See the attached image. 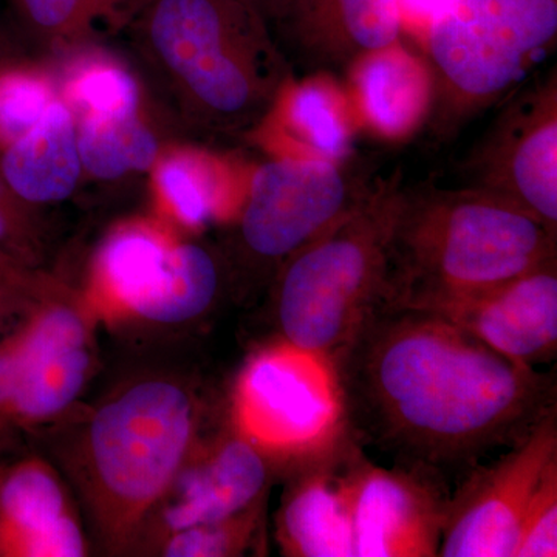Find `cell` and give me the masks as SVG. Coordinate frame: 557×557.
I'll list each match as a JSON object with an SVG mask.
<instances>
[{
  "mask_svg": "<svg viewBox=\"0 0 557 557\" xmlns=\"http://www.w3.org/2000/svg\"><path fill=\"white\" fill-rule=\"evenodd\" d=\"M332 368L359 445L442 475L467 474L557 409L555 372L512 361L423 310L380 306Z\"/></svg>",
  "mask_w": 557,
  "mask_h": 557,
  "instance_id": "6da1fadb",
  "label": "cell"
},
{
  "mask_svg": "<svg viewBox=\"0 0 557 557\" xmlns=\"http://www.w3.org/2000/svg\"><path fill=\"white\" fill-rule=\"evenodd\" d=\"M557 259V233L474 188L405 185L392 230L383 304L426 309L507 284Z\"/></svg>",
  "mask_w": 557,
  "mask_h": 557,
  "instance_id": "7a4b0ae2",
  "label": "cell"
},
{
  "mask_svg": "<svg viewBox=\"0 0 557 557\" xmlns=\"http://www.w3.org/2000/svg\"><path fill=\"white\" fill-rule=\"evenodd\" d=\"M401 172L376 178L368 199L282 267L274 299L278 339L332 364L383 304Z\"/></svg>",
  "mask_w": 557,
  "mask_h": 557,
  "instance_id": "3957f363",
  "label": "cell"
},
{
  "mask_svg": "<svg viewBox=\"0 0 557 557\" xmlns=\"http://www.w3.org/2000/svg\"><path fill=\"white\" fill-rule=\"evenodd\" d=\"M437 143L511 97L556 42L557 0H440L423 28Z\"/></svg>",
  "mask_w": 557,
  "mask_h": 557,
  "instance_id": "277c9868",
  "label": "cell"
},
{
  "mask_svg": "<svg viewBox=\"0 0 557 557\" xmlns=\"http://www.w3.org/2000/svg\"><path fill=\"white\" fill-rule=\"evenodd\" d=\"M194 416L193 399L168 381L139 383L98 410L89 431L91 474L121 522L141 518L174 485Z\"/></svg>",
  "mask_w": 557,
  "mask_h": 557,
  "instance_id": "5b68a950",
  "label": "cell"
},
{
  "mask_svg": "<svg viewBox=\"0 0 557 557\" xmlns=\"http://www.w3.org/2000/svg\"><path fill=\"white\" fill-rule=\"evenodd\" d=\"M150 36L215 115L240 119L273 84L259 11L245 0H157Z\"/></svg>",
  "mask_w": 557,
  "mask_h": 557,
  "instance_id": "8992f818",
  "label": "cell"
},
{
  "mask_svg": "<svg viewBox=\"0 0 557 557\" xmlns=\"http://www.w3.org/2000/svg\"><path fill=\"white\" fill-rule=\"evenodd\" d=\"M233 423L284 461L324 445L346 428L332 364L281 339L262 348L237 380Z\"/></svg>",
  "mask_w": 557,
  "mask_h": 557,
  "instance_id": "52a82bcc",
  "label": "cell"
},
{
  "mask_svg": "<svg viewBox=\"0 0 557 557\" xmlns=\"http://www.w3.org/2000/svg\"><path fill=\"white\" fill-rule=\"evenodd\" d=\"M351 159L288 157L263 164L251 182L240 237L251 255L285 263L362 203L375 180Z\"/></svg>",
  "mask_w": 557,
  "mask_h": 557,
  "instance_id": "ba28073f",
  "label": "cell"
},
{
  "mask_svg": "<svg viewBox=\"0 0 557 557\" xmlns=\"http://www.w3.org/2000/svg\"><path fill=\"white\" fill-rule=\"evenodd\" d=\"M467 188L483 190L557 233V78L512 94L467 159Z\"/></svg>",
  "mask_w": 557,
  "mask_h": 557,
  "instance_id": "9c48e42d",
  "label": "cell"
},
{
  "mask_svg": "<svg viewBox=\"0 0 557 557\" xmlns=\"http://www.w3.org/2000/svg\"><path fill=\"white\" fill-rule=\"evenodd\" d=\"M557 457V409L507 454L478 465L449 497L440 557H515L528 502Z\"/></svg>",
  "mask_w": 557,
  "mask_h": 557,
  "instance_id": "30bf717a",
  "label": "cell"
},
{
  "mask_svg": "<svg viewBox=\"0 0 557 557\" xmlns=\"http://www.w3.org/2000/svg\"><path fill=\"white\" fill-rule=\"evenodd\" d=\"M450 494L440 472L359 460L351 491L355 557H437Z\"/></svg>",
  "mask_w": 557,
  "mask_h": 557,
  "instance_id": "8fae6325",
  "label": "cell"
},
{
  "mask_svg": "<svg viewBox=\"0 0 557 557\" xmlns=\"http://www.w3.org/2000/svg\"><path fill=\"white\" fill-rule=\"evenodd\" d=\"M364 446L347 426L324 445L289 458L277 512V542L289 557H355L351 491Z\"/></svg>",
  "mask_w": 557,
  "mask_h": 557,
  "instance_id": "7c38bea8",
  "label": "cell"
},
{
  "mask_svg": "<svg viewBox=\"0 0 557 557\" xmlns=\"http://www.w3.org/2000/svg\"><path fill=\"white\" fill-rule=\"evenodd\" d=\"M416 310L446 319L520 364H548L557 355V259L498 287Z\"/></svg>",
  "mask_w": 557,
  "mask_h": 557,
  "instance_id": "4fadbf2b",
  "label": "cell"
},
{
  "mask_svg": "<svg viewBox=\"0 0 557 557\" xmlns=\"http://www.w3.org/2000/svg\"><path fill=\"white\" fill-rule=\"evenodd\" d=\"M20 343V381L5 420H49L75 401L89 375L86 322L78 311L53 307L21 330Z\"/></svg>",
  "mask_w": 557,
  "mask_h": 557,
  "instance_id": "5bb4252c",
  "label": "cell"
},
{
  "mask_svg": "<svg viewBox=\"0 0 557 557\" xmlns=\"http://www.w3.org/2000/svg\"><path fill=\"white\" fill-rule=\"evenodd\" d=\"M282 16L300 60L336 76L397 42L405 27L399 0H289Z\"/></svg>",
  "mask_w": 557,
  "mask_h": 557,
  "instance_id": "9a60e30c",
  "label": "cell"
},
{
  "mask_svg": "<svg viewBox=\"0 0 557 557\" xmlns=\"http://www.w3.org/2000/svg\"><path fill=\"white\" fill-rule=\"evenodd\" d=\"M236 428V426H234ZM270 456L239 429L208 450L193 468L180 471L177 500L164 512L170 533L208 525L244 511L265 496L273 465Z\"/></svg>",
  "mask_w": 557,
  "mask_h": 557,
  "instance_id": "2e32d148",
  "label": "cell"
},
{
  "mask_svg": "<svg viewBox=\"0 0 557 557\" xmlns=\"http://www.w3.org/2000/svg\"><path fill=\"white\" fill-rule=\"evenodd\" d=\"M347 94L359 124L386 141H406L426 126L432 75L423 54L401 39L347 69Z\"/></svg>",
  "mask_w": 557,
  "mask_h": 557,
  "instance_id": "e0dca14e",
  "label": "cell"
},
{
  "mask_svg": "<svg viewBox=\"0 0 557 557\" xmlns=\"http://www.w3.org/2000/svg\"><path fill=\"white\" fill-rule=\"evenodd\" d=\"M86 541L49 467L24 460L0 468V556L79 557Z\"/></svg>",
  "mask_w": 557,
  "mask_h": 557,
  "instance_id": "ac0fdd59",
  "label": "cell"
},
{
  "mask_svg": "<svg viewBox=\"0 0 557 557\" xmlns=\"http://www.w3.org/2000/svg\"><path fill=\"white\" fill-rule=\"evenodd\" d=\"M14 193L28 201L65 199L78 183V138L69 109L51 102L39 123L13 141L2 164Z\"/></svg>",
  "mask_w": 557,
  "mask_h": 557,
  "instance_id": "d6986e66",
  "label": "cell"
},
{
  "mask_svg": "<svg viewBox=\"0 0 557 557\" xmlns=\"http://www.w3.org/2000/svg\"><path fill=\"white\" fill-rule=\"evenodd\" d=\"M285 119L289 132L309 156L330 161L354 159L355 139L361 126L346 87L336 75L313 72L293 87Z\"/></svg>",
  "mask_w": 557,
  "mask_h": 557,
  "instance_id": "ffe728a7",
  "label": "cell"
},
{
  "mask_svg": "<svg viewBox=\"0 0 557 557\" xmlns=\"http://www.w3.org/2000/svg\"><path fill=\"white\" fill-rule=\"evenodd\" d=\"M171 248L145 230L115 234L101 252L106 295L115 309L135 314L159 287L170 262Z\"/></svg>",
  "mask_w": 557,
  "mask_h": 557,
  "instance_id": "44dd1931",
  "label": "cell"
},
{
  "mask_svg": "<svg viewBox=\"0 0 557 557\" xmlns=\"http://www.w3.org/2000/svg\"><path fill=\"white\" fill-rule=\"evenodd\" d=\"M219 292V270L211 255L199 245L171 248L170 262L159 287L135 314L163 324H177L201 317Z\"/></svg>",
  "mask_w": 557,
  "mask_h": 557,
  "instance_id": "7402d4cb",
  "label": "cell"
},
{
  "mask_svg": "<svg viewBox=\"0 0 557 557\" xmlns=\"http://www.w3.org/2000/svg\"><path fill=\"white\" fill-rule=\"evenodd\" d=\"M79 159L100 178H116L129 171L148 170L157 157V139L137 116H87L78 139Z\"/></svg>",
  "mask_w": 557,
  "mask_h": 557,
  "instance_id": "603a6c76",
  "label": "cell"
},
{
  "mask_svg": "<svg viewBox=\"0 0 557 557\" xmlns=\"http://www.w3.org/2000/svg\"><path fill=\"white\" fill-rule=\"evenodd\" d=\"M265 496L249 505L244 511L220 522L174 531L163 548L170 557H225L240 556L255 545L262 523Z\"/></svg>",
  "mask_w": 557,
  "mask_h": 557,
  "instance_id": "cb8c5ba5",
  "label": "cell"
},
{
  "mask_svg": "<svg viewBox=\"0 0 557 557\" xmlns=\"http://www.w3.org/2000/svg\"><path fill=\"white\" fill-rule=\"evenodd\" d=\"M557 556V457L549 461L528 502L515 557Z\"/></svg>",
  "mask_w": 557,
  "mask_h": 557,
  "instance_id": "d4e9b609",
  "label": "cell"
},
{
  "mask_svg": "<svg viewBox=\"0 0 557 557\" xmlns=\"http://www.w3.org/2000/svg\"><path fill=\"white\" fill-rule=\"evenodd\" d=\"M73 91L91 116L129 119L137 113V84L124 70L109 65L87 70L76 81Z\"/></svg>",
  "mask_w": 557,
  "mask_h": 557,
  "instance_id": "484cf974",
  "label": "cell"
},
{
  "mask_svg": "<svg viewBox=\"0 0 557 557\" xmlns=\"http://www.w3.org/2000/svg\"><path fill=\"white\" fill-rule=\"evenodd\" d=\"M159 183L164 197L186 225L201 226L214 218V190L196 164L178 159L166 161L161 164Z\"/></svg>",
  "mask_w": 557,
  "mask_h": 557,
  "instance_id": "4316f807",
  "label": "cell"
},
{
  "mask_svg": "<svg viewBox=\"0 0 557 557\" xmlns=\"http://www.w3.org/2000/svg\"><path fill=\"white\" fill-rule=\"evenodd\" d=\"M50 104L51 90L42 79L27 75L0 79V137L16 141L39 123Z\"/></svg>",
  "mask_w": 557,
  "mask_h": 557,
  "instance_id": "83f0119b",
  "label": "cell"
},
{
  "mask_svg": "<svg viewBox=\"0 0 557 557\" xmlns=\"http://www.w3.org/2000/svg\"><path fill=\"white\" fill-rule=\"evenodd\" d=\"M104 0H22L32 20L40 27L58 28L78 17L81 11L94 9Z\"/></svg>",
  "mask_w": 557,
  "mask_h": 557,
  "instance_id": "f1b7e54d",
  "label": "cell"
},
{
  "mask_svg": "<svg viewBox=\"0 0 557 557\" xmlns=\"http://www.w3.org/2000/svg\"><path fill=\"white\" fill-rule=\"evenodd\" d=\"M401 3L403 25H418L424 28L429 17L437 9L440 0H399Z\"/></svg>",
  "mask_w": 557,
  "mask_h": 557,
  "instance_id": "f546056e",
  "label": "cell"
},
{
  "mask_svg": "<svg viewBox=\"0 0 557 557\" xmlns=\"http://www.w3.org/2000/svg\"><path fill=\"white\" fill-rule=\"evenodd\" d=\"M249 5L255 7L256 10H273L276 13H284L287 9L289 0H245Z\"/></svg>",
  "mask_w": 557,
  "mask_h": 557,
  "instance_id": "4dcf8cb0",
  "label": "cell"
},
{
  "mask_svg": "<svg viewBox=\"0 0 557 557\" xmlns=\"http://www.w3.org/2000/svg\"><path fill=\"white\" fill-rule=\"evenodd\" d=\"M11 314L13 313H11L9 299H7L5 296L0 295V329L5 325V322L9 321Z\"/></svg>",
  "mask_w": 557,
  "mask_h": 557,
  "instance_id": "1f68e13d",
  "label": "cell"
}]
</instances>
